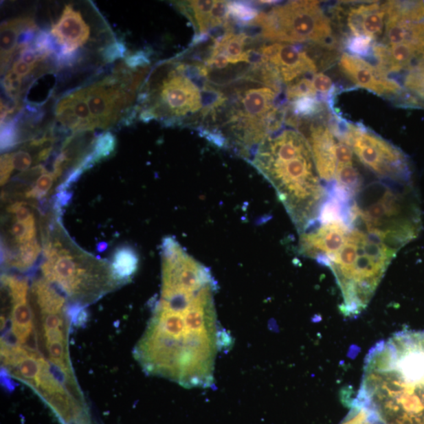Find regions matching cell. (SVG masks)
<instances>
[{
	"instance_id": "35",
	"label": "cell",
	"mask_w": 424,
	"mask_h": 424,
	"mask_svg": "<svg viewBox=\"0 0 424 424\" xmlns=\"http://www.w3.org/2000/svg\"><path fill=\"white\" fill-rule=\"evenodd\" d=\"M312 82L317 95L319 93L323 99H327L328 104H331L335 93V87L331 78L319 73L313 76Z\"/></svg>"
},
{
	"instance_id": "18",
	"label": "cell",
	"mask_w": 424,
	"mask_h": 424,
	"mask_svg": "<svg viewBox=\"0 0 424 424\" xmlns=\"http://www.w3.org/2000/svg\"><path fill=\"white\" fill-rule=\"evenodd\" d=\"M41 313L42 337L47 355L52 359H62L68 352V315L64 313Z\"/></svg>"
},
{
	"instance_id": "43",
	"label": "cell",
	"mask_w": 424,
	"mask_h": 424,
	"mask_svg": "<svg viewBox=\"0 0 424 424\" xmlns=\"http://www.w3.org/2000/svg\"><path fill=\"white\" fill-rule=\"evenodd\" d=\"M35 69V66L30 65L27 64L22 60L21 59L16 60L12 66V69L14 73L18 74L19 76L25 77L27 75H29L31 71Z\"/></svg>"
},
{
	"instance_id": "6",
	"label": "cell",
	"mask_w": 424,
	"mask_h": 424,
	"mask_svg": "<svg viewBox=\"0 0 424 424\" xmlns=\"http://www.w3.org/2000/svg\"><path fill=\"white\" fill-rule=\"evenodd\" d=\"M220 97L218 88L207 78L205 65L177 63L158 82L151 96L142 93V103L153 99L150 109L155 118H163L166 126L194 123L205 120Z\"/></svg>"
},
{
	"instance_id": "7",
	"label": "cell",
	"mask_w": 424,
	"mask_h": 424,
	"mask_svg": "<svg viewBox=\"0 0 424 424\" xmlns=\"http://www.w3.org/2000/svg\"><path fill=\"white\" fill-rule=\"evenodd\" d=\"M386 26L373 48V57L383 73H406L424 60V2L388 1Z\"/></svg>"
},
{
	"instance_id": "17",
	"label": "cell",
	"mask_w": 424,
	"mask_h": 424,
	"mask_svg": "<svg viewBox=\"0 0 424 424\" xmlns=\"http://www.w3.org/2000/svg\"><path fill=\"white\" fill-rule=\"evenodd\" d=\"M90 27L82 18L79 11L71 5L65 8L56 24L53 25L51 34L60 46L57 54H69L84 45L90 37ZM56 54V55H57Z\"/></svg>"
},
{
	"instance_id": "37",
	"label": "cell",
	"mask_w": 424,
	"mask_h": 424,
	"mask_svg": "<svg viewBox=\"0 0 424 424\" xmlns=\"http://www.w3.org/2000/svg\"><path fill=\"white\" fill-rule=\"evenodd\" d=\"M55 176L53 173L45 172L42 174L36 180L35 186L27 192L26 196L35 199H41L51 190Z\"/></svg>"
},
{
	"instance_id": "36",
	"label": "cell",
	"mask_w": 424,
	"mask_h": 424,
	"mask_svg": "<svg viewBox=\"0 0 424 424\" xmlns=\"http://www.w3.org/2000/svg\"><path fill=\"white\" fill-rule=\"evenodd\" d=\"M19 142V132L14 120L1 124V150L13 148Z\"/></svg>"
},
{
	"instance_id": "31",
	"label": "cell",
	"mask_w": 424,
	"mask_h": 424,
	"mask_svg": "<svg viewBox=\"0 0 424 424\" xmlns=\"http://www.w3.org/2000/svg\"><path fill=\"white\" fill-rule=\"evenodd\" d=\"M230 16L242 25H249L258 15V10L246 2L228 1Z\"/></svg>"
},
{
	"instance_id": "2",
	"label": "cell",
	"mask_w": 424,
	"mask_h": 424,
	"mask_svg": "<svg viewBox=\"0 0 424 424\" xmlns=\"http://www.w3.org/2000/svg\"><path fill=\"white\" fill-rule=\"evenodd\" d=\"M357 403L384 424H424V332L404 331L368 352Z\"/></svg>"
},
{
	"instance_id": "44",
	"label": "cell",
	"mask_w": 424,
	"mask_h": 424,
	"mask_svg": "<svg viewBox=\"0 0 424 424\" xmlns=\"http://www.w3.org/2000/svg\"><path fill=\"white\" fill-rule=\"evenodd\" d=\"M383 424H384V423H383Z\"/></svg>"
},
{
	"instance_id": "3",
	"label": "cell",
	"mask_w": 424,
	"mask_h": 424,
	"mask_svg": "<svg viewBox=\"0 0 424 424\" xmlns=\"http://www.w3.org/2000/svg\"><path fill=\"white\" fill-rule=\"evenodd\" d=\"M252 163L276 190L300 234L315 227L327 189L306 137L293 129L275 132L258 146Z\"/></svg>"
},
{
	"instance_id": "40",
	"label": "cell",
	"mask_w": 424,
	"mask_h": 424,
	"mask_svg": "<svg viewBox=\"0 0 424 424\" xmlns=\"http://www.w3.org/2000/svg\"><path fill=\"white\" fill-rule=\"evenodd\" d=\"M12 161L14 169L24 172L31 167L32 158L29 153L20 150L12 153Z\"/></svg>"
},
{
	"instance_id": "26",
	"label": "cell",
	"mask_w": 424,
	"mask_h": 424,
	"mask_svg": "<svg viewBox=\"0 0 424 424\" xmlns=\"http://www.w3.org/2000/svg\"><path fill=\"white\" fill-rule=\"evenodd\" d=\"M41 252V247L36 240L27 242V243L21 245L18 252L9 260L10 265L25 271L30 268L37 260Z\"/></svg>"
},
{
	"instance_id": "23",
	"label": "cell",
	"mask_w": 424,
	"mask_h": 424,
	"mask_svg": "<svg viewBox=\"0 0 424 424\" xmlns=\"http://www.w3.org/2000/svg\"><path fill=\"white\" fill-rule=\"evenodd\" d=\"M32 291L41 313H58L66 311L64 297L52 287L47 280H36Z\"/></svg>"
},
{
	"instance_id": "15",
	"label": "cell",
	"mask_w": 424,
	"mask_h": 424,
	"mask_svg": "<svg viewBox=\"0 0 424 424\" xmlns=\"http://www.w3.org/2000/svg\"><path fill=\"white\" fill-rule=\"evenodd\" d=\"M306 140L311 146L319 176L327 186L333 183L337 167L338 139L331 126L318 120L313 121L308 130Z\"/></svg>"
},
{
	"instance_id": "34",
	"label": "cell",
	"mask_w": 424,
	"mask_h": 424,
	"mask_svg": "<svg viewBox=\"0 0 424 424\" xmlns=\"http://www.w3.org/2000/svg\"><path fill=\"white\" fill-rule=\"evenodd\" d=\"M10 234L14 236L16 243L21 245L35 240L36 225L34 217L26 223H14L11 225Z\"/></svg>"
},
{
	"instance_id": "38",
	"label": "cell",
	"mask_w": 424,
	"mask_h": 424,
	"mask_svg": "<svg viewBox=\"0 0 424 424\" xmlns=\"http://www.w3.org/2000/svg\"><path fill=\"white\" fill-rule=\"evenodd\" d=\"M126 49L123 43L115 41L104 49L103 58L107 63H113L114 60L123 58Z\"/></svg>"
},
{
	"instance_id": "14",
	"label": "cell",
	"mask_w": 424,
	"mask_h": 424,
	"mask_svg": "<svg viewBox=\"0 0 424 424\" xmlns=\"http://www.w3.org/2000/svg\"><path fill=\"white\" fill-rule=\"evenodd\" d=\"M351 227L352 225L343 221L317 223L300 235L302 254L326 265L329 258L344 245Z\"/></svg>"
},
{
	"instance_id": "32",
	"label": "cell",
	"mask_w": 424,
	"mask_h": 424,
	"mask_svg": "<svg viewBox=\"0 0 424 424\" xmlns=\"http://www.w3.org/2000/svg\"><path fill=\"white\" fill-rule=\"evenodd\" d=\"M115 146H117V140L110 132H106V133L99 136L91 153L93 162L96 164L111 155Z\"/></svg>"
},
{
	"instance_id": "9",
	"label": "cell",
	"mask_w": 424,
	"mask_h": 424,
	"mask_svg": "<svg viewBox=\"0 0 424 424\" xmlns=\"http://www.w3.org/2000/svg\"><path fill=\"white\" fill-rule=\"evenodd\" d=\"M335 137L348 144L357 159L382 180L412 184L408 157L392 143L361 124L346 122L338 117L332 126Z\"/></svg>"
},
{
	"instance_id": "13",
	"label": "cell",
	"mask_w": 424,
	"mask_h": 424,
	"mask_svg": "<svg viewBox=\"0 0 424 424\" xmlns=\"http://www.w3.org/2000/svg\"><path fill=\"white\" fill-rule=\"evenodd\" d=\"M261 58L271 65L283 84L290 85L300 77L315 75L317 65L306 52L289 43H274L258 49Z\"/></svg>"
},
{
	"instance_id": "29",
	"label": "cell",
	"mask_w": 424,
	"mask_h": 424,
	"mask_svg": "<svg viewBox=\"0 0 424 424\" xmlns=\"http://www.w3.org/2000/svg\"><path fill=\"white\" fill-rule=\"evenodd\" d=\"M55 114H56L59 122L66 128L75 132L82 131L80 120L77 118L67 96L63 98L58 102L56 110H55Z\"/></svg>"
},
{
	"instance_id": "5",
	"label": "cell",
	"mask_w": 424,
	"mask_h": 424,
	"mask_svg": "<svg viewBox=\"0 0 424 424\" xmlns=\"http://www.w3.org/2000/svg\"><path fill=\"white\" fill-rule=\"evenodd\" d=\"M353 224L399 251L416 238L421 214L412 184L375 183L355 198Z\"/></svg>"
},
{
	"instance_id": "22",
	"label": "cell",
	"mask_w": 424,
	"mask_h": 424,
	"mask_svg": "<svg viewBox=\"0 0 424 424\" xmlns=\"http://www.w3.org/2000/svg\"><path fill=\"white\" fill-rule=\"evenodd\" d=\"M216 1H187L178 3L181 12H183L194 25L197 30V35H206L211 30L212 10Z\"/></svg>"
},
{
	"instance_id": "12",
	"label": "cell",
	"mask_w": 424,
	"mask_h": 424,
	"mask_svg": "<svg viewBox=\"0 0 424 424\" xmlns=\"http://www.w3.org/2000/svg\"><path fill=\"white\" fill-rule=\"evenodd\" d=\"M339 67L356 86L379 96L392 98L399 102L403 95V87L399 82L390 78L364 58L344 53L339 59Z\"/></svg>"
},
{
	"instance_id": "8",
	"label": "cell",
	"mask_w": 424,
	"mask_h": 424,
	"mask_svg": "<svg viewBox=\"0 0 424 424\" xmlns=\"http://www.w3.org/2000/svg\"><path fill=\"white\" fill-rule=\"evenodd\" d=\"M249 25L261 29L269 42L313 43L327 47L333 43V25L317 1H290L258 14Z\"/></svg>"
},
{
	"instance_id": "20",
	"label": "cell",
	"mask_w": 424,
	"mask_h": 424,
	"mask_svg": "<svg viewBox=\"0 0 424 424\" xmlns=\"http://www.w3.org/2000/svg\"><path fill=\"white\" fill-rule=\"evenodd\" d=\"M36 25L30 18H19L3 22L1 25V73L8 69L11 59L19 47V37L25 31L35 30Z\"/></svg>"
},
{
	"instance_id": "25",
	"label": "cell",
	"mask_w": 424,
	"mask_h": 424,
	"mask_svg": "<svg viewBox=\"0 0 424 424\" xmlns=\"http://www.w3.org/2000/svg\"><path fill=\"white\" fill-rule=\"evenodd\" d=\"M71 107L82 124V131H92L96 129L95 121L88 107L85 89H80L67 96Z\"/></svg>"
},
{
	"instance_id": "33",
	"label": "cell",
	"mask_w": 424,
	"mask_h": 424,
	"mask_svg": "<svg viewBox=\"0 0 424 424\" xmlns=\"http://www.w3.org/2000/svg\"><path fill=\"white\" fill-rule=\"evenodd\" d=\"M373 44L372 40L366 36H348L345 41V47L348 54L361 58L372 56Z\"/></svg>"
},
{
	"instance_id": "42",
	"label": "cell",
	"mask_w": 424,
	"mask_h": 424,
	"mask_svg": "<svg viewBox=\"0 0 424 424\" xmlns=\"http://www.w3.org/2000/svg\"><path fill=\"white\" fill-rule=\"evenodd\" d=\"M1 185L7 183L11 173L14 170L12 154H4L1 156Z\"/></svg>"
},
{
	"instance_id": "16",
	"label": "cell",
	"mask_w": 424,
	"mask_h": 424,
	"mask_svg": "<svg viewBox=\"0 0 424 424\" xmlns=\"http://www.w3.org/2000/svg\"><path fill=\"white\" fill-rule=\"evenodd\" d=\"M346 26L350 36H366L374 43L381 40L386 26L384 3H352L346 9Z\"/></svg>"
},
{
	"instance_id": "19",
	"label": "cell",
	"mask_w": 424,
	"mask_h": 424,
	"mask_svg": "<svg viewBox=\"0 0 424 424\" xmlns=\"http://www.w3.org/2000/svg\"><path fill=\"white\" fill-rule=\"evenodd\" d=\"M10 297L12 304L10 316V333L14 338L15 345L23 346L35 335L33 313L27 301V294Z\"/></svg>"
},
{
	"instance_id": "41",
	"label": "cell",
	"mask_w": 424,
	"mask_h": 424,
	"mask_svg": "<svg viewBox=\"0 0 424 424\" xmlns=\"http://www.w3.org/2000/svg\"><path fill=\"white\" fill-rule=\"evenodd\" d=\"M125 63L126 66L131 69L146 66L150 64L148 54L146 52L140 51L135 54H130L126 58Z\"/></svg>"
},
{
	"instance_id": "4",
	"label": "cell",
	"mask_w": 424,
	"mask_h": 424,
	"mask_svg": "<svg viewBox=\"0 0 424 424\" xmlns=\"http://www.w3.org/2000/svg\"><path fill=\"white\" fill-rule=\"evenodd\" d=\"M398 251L353 225L344 243L326 263L337 280L343 304L340 311L355 317L366 309Z\"/></svg>"
},
{
	"instance_id": "11",
	"label": "cell",
	"mask_w": 424,
	"mask_h": 424,
	"mask_svg": "<svg viewBox=\"0 0 424 424\" xmlns=\"http://www.w3.org/2000/svg\"><path fill=\"white\" fill-rule=\"evenodd\" d=\"M128 82L115 76L84 88L96 128L106 129L115 123L120 110L130 102V96L123 91Z\"/></svg>"
},
{
	"instance_id": "24",
	"label": "cell",
	"mask_w": 424,
	"mask_h": 424,
	"mask_svg": "<svg viewBox=\"0 0 424 424\" xmlns=\"http://www.w3.org/2000/svg\"><path fill=\"white\" fill-rule=\"evenodd\" d=\"M139 265V257L135 251L129 246L119 247L115 252L112 273L115 280H129L135 274Z\"/></svg>"
},
{
	"instance_id": "10",
	"label": "cell",
	"mask_w": 424,
	"mask_h": 424,
	"mask_svg": "<svg viewBox=\"0 0 424 424\" xmlns=\"http://www.w3.org/2000/svg\"><path fill=\"white\" fill-rule=\"evenodd\" d=\"M46 261L42 271L46 280L54 283L71 298H82L98 295L97 289H101L103 280L93 269L82 267L80 261L65 249H60L58 245L47 241L43 247Z\"/></svg>"
},
{
	"instance_id": "27",
	"label": "cell",
	"mask_w": 424,
	"mask_h": 424,
	"mask_svg": "<svg viewBox=\"0 0 424 424\" xmlns=\"http://www.w3.org/2000/svg\"><path fill=\"white\" fill-rule=\"evenodd\" d=\"M318 98H302L291 102V111L297 118H315L326 110V106Z\"/></svg>"
},
{
	"instance_id": "21",
	"label": "cell",
	"mask_w": 424,
	"mask_h": 424,
	"mask_svg": "<svg viewBox=\"0 0 424 424\" xmlns=\"http://www.w3.org/2000/svg\"><path fill=\"white\" fill-rule=\"evenodd\" d=\"M401 86L404 93L399 104L424 109V60L406 71Z\"/></svg>"
},
{
	"instance_id": "28",
	"label": "cell",
	"mask_w": 424,
	"mask_h": 424,
	"mask_svg": "<svg viewBox=\"0 0 424 424\" xmlns=\"http://www.w3.org/2000/svg\"><path fill=\"white\" fill-rule=\"evenodd\" d=\"M339 424H383V423L372 410L354 401L349 414Z\"/></svg>"
},
{
	"instance_id": "39",
	"label": "cell",
	"mask_w": 424,
	"mask_h": 424,
	"mask_svg": "<svg viewBox=\"0 0 424 424\" xmlns=\"http://www.w3.org/2000/svg\"><path fill=\"white\" fill-rule=\"evenodd\" d=\"M8 212L15 214L16 221L21 223H26L30 221L33 217V214L30 209L27 208L23 202H16L10 205L8 208Z\"/></svg>"
},
{
	"instance_id": "30",
	"label": "cell",
	"mask_w": 424,
	"mask_h": 424,
	"mask_svg": "<svg viewBox=\"0 0 424 424\" xmlns=\"http://www.w3.org/2000/svg\"><path fill=\"white\" fill-rule=\"evenodd\" d=\"M302 98H317L312 80L305 77L291 82L286 89V98L289 102H294Z\"/></svg>"
},
{
	"instance_id": "1",
	"label": "cell",
	"mask_w": 424,
	"mask_h": 424,
	"mask_svg": "<svg viewBox=\"0 0 424 424\" xmlns=\"http://www.w3.org/2000/svg\"><path fill=\"white\" fill-rule=\"evenodd\" d=\"M217 282L191 289L161 290L135 357L150 375L187 388H210L219 351L230 345L220 326L214 295Z\"/></svg>"
}]
</instances>
